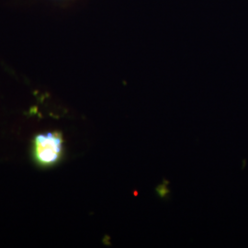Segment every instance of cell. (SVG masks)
Returning <instances> with one entry per match:
<instances>
[{
  "label": "cell",
  "mask_w": 248,
  "mask_h": 248,
  "mask_svg": "<svg viewBox=\"0 0 248 248\" xmlns=\"http://www.w3.org/2000/svg\"><path fill=\"white\" fill-rule=\"evenodd\" d=\"M32 156L41 167L49 168L57 164L63 154V139L58 132H47L35 135L32 141Z\"/></svg>",
  "instance_id": "6da1fadb"
}]
</instances>
